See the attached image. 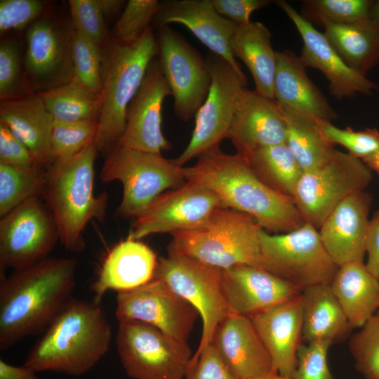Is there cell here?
<instances>
[{
	"instance_id": "obj_9",
	"label": "cell",
	"mask_w": 379,
	"mask_h": 379,
	"mask_svg": "<svg viewBox=\"0 0 379 379\" xmlns=\"http://www.w3.org/2000/svg\"><path fill=\"white\" fill-rule=\"evenodd\" d=\"M154 277L162 280L198 311L203 324L195 352L199 353L211 344L219 324L230 314L222 291V270L186 255L169 244L167 256L158 259Z\"/></svg>"
},
{
	"instance_id": "obj_54",
	"label": "cell",
	"mask_w": 379,
	"mask_h": 379,
	"mask_svg": "<svg viewBox=\"0 0 379 379\" xmlns=\"http://www.w3.org/2000/svg\"><path fill=\"white\" fill-rule=\"evenodd\" d=\"M370 18L379 22V0L373 1L370 12Z\"/></svg>"
},
{
	"instance_id": "obj_49",
	"label": "cell",
	"mask_w": 379,
	"mask_h": 379,
	"mask_svg": "<svg viewBox=\"0 0 379 379\" xmlns=\"http://www.w3.org/2000/svg\"><path fill=\"white\" fill-rule=\"evenodd\" d=\"M216 11L223 17L237 24L251 22V14L272 1L269 0H211Z\"/></svg>"
},
{
	"instance_id": "obj_36",
	"label": "cell",
	"mask_w": 379,
	"mask_h": 379,
	"mask_svg": "<svg viewBox=\"0 0 379 379\" xmlns=\"http://www.w3.org/2000/svg\"><path fill=\"white\" fill-rule=\"evenodd\" d=\"M46 169L21 168L0 163V216L25 201L41 196Z\"/></svg>"
},
{
	"instance_id": "obj_14",
	"label": "cell",
	"mask_w": 379,
	"mask_h": 379,
	"mask_svg": "<svg viewBox=\"0 0 379 379\" xmlns=\"http://www.w3.org/2000/svg\"><path fill=\"white\" fill-rule=\"evenodd\" d=\"M159 62L174 98V112L190 121L204 102L211 84L206 59L169 25L159 28Z\"/></svg>"
},
{
	"instance_id": "obj_23",
	"label": "cell",
	"mask_w": 379,
	"mask_h": 379,
	"mask_svg": "<svg viewBox=\"0 0 379 379\" xmlns=\"http://www.w3.org/2000/svg\"><path fill=\"white\" fill-rule=\"evenodd\" d=\"M227 138L242 156L260 147L285 144L286 125L280 106L275 100L244 88Z\"/></svg>"
},
{
	"instance_id": "obj_48",
	"label": "cell",
	"mask_w": 379,
	"mask_h": 379,
	"mask_svg": "<svg viewBox=\"0 0 379 379\" xmlns=\"http://www.w3.org/2000/svg\"><path fill=\"white\" fill-rule=\"evenodd\" d=\"M0 163L21 168L40 167L25 144L1 122Z\"/></svg>"
},
{
	"instance_id": "obj_27",
	"label": "cell",
	"mask_w": 379,
	"mask_h": 379,
	"mask_svg": "<svg viewBox=\"0 0 379 379\" xmlns=\"http://www.w3.org/2000/svg\"><path fill=\"white\" fill-rule=\"evenodd\" d=\"M305 69L300 57L293 51H277L274 100L281 107L314 119H335L337 113L309 78Z\"/></svg>"
},
{
	"instance_id": "obj_43",
	"label": "cell",
	"mask_w": 379,
	"mask_h": 379,
	"mask_svg": "<svg viewBox=\"0 0 379 379\" xmlns=\"http://www.w3.org/2000/svg\"><path fill=\"white\" fill-rule=\"evenodd\" d=\"M20 46L13 39H4L0 44L1 100L22 97L32 91L22 71Z\"/></svg>"
},
{
	"instance_id": "obj_7",
	"label": "cell",
	"mask_w": 379,
	"mask_h": 379,
	"mask_svg": "<svg viewBox=\"0 0 379 379\" xmlns=\"http://www.w3.org/2000/svg\"><path fill=\"white\" fill-rule=\"evenodd\" d=\"M100 178L103 182L120 181L123 198L116 211L121 218L137 217L168 189H175L187 180L184 166L161 154L125 147L117 144L105 156Z\"/></svg>"
},
{
	"instance_id": "obj_35",
	"label": "cell",
	"mask_w": 379,
	"mask_h": 379,
	"mask_svg": "<svg viewBox=\"0 0 379 379\" xmlns=\"http://www.w3.org/2000/svg\"><path fill=\"white\" fill-rule=\"evenodd\" d=\"M38 94L54 120L98 121L100 95L74 76L69 81Z\"/></svg>"
},
{
	"instance_id": "obj_15",
	"label": "cell",
	"mask_w": 379,
	"mask_h": 379,
	"mask_svg": "<svg viewBox=\"0 0 379 379\" xmlns=\"http://www.w3.org/2000/svg\"><path fill=\"white\" fill-rule=\"evenodd\" d=\"M72 20L43 15L29 26L23 60L32 92L41 93L69 81L74 75Z\"/></svg>"
},
{
	"instance_id": "obj_26",
	"label": "cell",
	"mask_w": 379,
	"mask_h": 379,
	"mask_svg": "<svg viewBox=\"0 0 379 379\" xmlns=\"http://www.w3.org/2000/svg\"><path fill=\"white\" fill-rule=\"evenodd\" d=\"M53 121L36 93L1 100L0 122L25 144L44 169L55 162L51 145Z\"/></svg>"
},
{
	"instance_id": "obj_38",
	"label": "cell",
	"mask_w": 379,
	"mask_h": 379,
	"mask_svg": "<svg viewBox=\"0 0 379 379\" xmlns=\"http://www.w3.org/2000/svg\"><path fill=\"white\" fill-rule=\"evenodd\" d=\"M98 121H60L54 120L51 145L55 161L69 160L95 140Z\"/></svg>"
},
{
	"instance_id": "obj_51",
	"label": "cell",
	"mask_w": 379,
	"mask_h": 379,
	"mask_svg": "<svg viewBox=\"0 0 379 379\" xmlns=\"http://www.w3.org/2000/svg\"><path fill=\"white\" fill-rule=\"evenodd\" d=\"M0 379H40L32 368L22 365L12 366L0 360Z\"/></svg>"
},
{
	"instance_id": "obj_11",
	"label": "cell",
	"mask_w": 379,
	"mask_h": 379,
	"mask_svg": "<svg viewBox=\"0 0 379 379\" xmlns=\"http://www.w3.org/2000/svg\"><path fill=\"white\" fill-rule=\"evenodd\" d=\"M116 343L121 365L133 379H183L192 357L189 345L138 321L119 322Z\"/></svg>"
},
{
	"instance_id": "obj_20",
	"label": "cell",
	"mask_w": 379,
	"mask_h": 379,
	"mask_svg": "<svg viewBox=\"0 0 379 379\" xmlns=\"http://www.w3.org/2000/svg\"><path fill=\"white\" fill-rule=\"evenodd\" d=\"M222 285L230 313L248 318L302 291L262 267L246 265L222 270Z\"/></svg>"
},
{
	"instance_id": "obj_16",
	"label": "cell",
	"mask_w": 379,
	"mask_h": 379,
	"mask_svg": "<svg viewBox=\"0 0 379 379\" xmlns=\"http://www.w3.org/2000/svg\"><path fill=\"white\" fill-rule=\"evenodd\" d=\"M119 322L138 321L156 327L180 344L187 342L198 311L162 280L153 277L135 288L117 292Z\"/></svg>"
},
{
	"instance_id": "obj_33",
	"label": "cell",
	"mask_w": 379,
	"mask_h": 379,
	"mask_svg": "<svg viewBox=\"0 0 379 379\" xmlns=\"http://www.w3.org/2000/svg\"><path fill=\"white\" fill-rule=\"evenodd\" d=\"M280 107L286 125V144L303 172L328 161L335 150V145L324 138L317 125V119Z\"/></svg>"
},
{
	"instance_id": "obj_2",
	"label": "cell",
	"mask_w": 379,
	"mask_h": 379,
	"mask_svg": "<svg viewBox=\"0 0 379 379\" xmlns=\"http://www.w3.org/2000/svg\"><path fill=\"white\" fill-rule=\"evenodd\" d=\"M184 173L187 181L215 192L222 206L252 216L269 233L288 232L305 222L293 198L266 185L239 154H225L220 148L210 151L193 166H184Z\"/></svg>"
},
{
	"instance_id": "obj_34",
	"label": "cell",
	"mask_w": 379,
	"mask_h": 379,
	"mask_svg": "<svg viewBox=\"0 0 379 379\" xmlns=\"http://www.w3.org/2000/svg\"><path fill=\"white\" fill-rule=\"evenodd\" d=\"M243 157L266 185L293 198L303 171L286 143L260 147Z\"/></svg>"
},
{
	"instance_id": "obj_46",
	"label": "cell",
	"mask_w": 379,
	"mask_h": 379,
	"mask_svg": "<svg viewBox=\"0 0 379 379\" xmlns=\"http://www.w3.org/2000/svg\"><path fill=\"white\" fill-rule=\"evenodd\" d=\"M46 3L40 0H1L0 34L21 30L44 15Z\"/></svg>"
},
{
	"instance_id": "obj_32",
	"label": "cell",
	"mask_w": 379,
	"mask_h": 379,
	"mask_svg": "<svg viewBox=\"0 0 379 379\" xmlns=\"http://www.w3.org/2000/svg\"><path fill=\"white\" fill-rule=\"evenodd\" d=\"M345 65L366 75L379 64V22L368 18L348 25H328L323 32Z\"/></svg>"
},
{
	"instance_id": "obj_30",
	"label": "cell",
	"mask_w": 379,
	"mask_h": 379,
	"mask_svg": "<svg viewBox=\"0 0 379 379\" xmlns=\"http://www.w3.org/2000/svg\"><path fill=\"white\" fill-rule=\"evenodd\" d=\"M329 285L353 328L363 326L379 310V279L364 262L339 267Z\"/></svg>"
},
{
	"instance_id": "obj_53",
	"label": "cell",
	"mask_w": 379,
	"mask_h": 379,
	"mask_svg": "<svg viewBox=\"0 0 379 379\" xmlns=\"http://www.w3.org/2000/svg\"><path fill=\"white\" fill-rule=\"evenodd\" d=\"M362 161L371 171H374L379 174V151Z\"/></svg>"
},
{
	"instance_id": "obj_19",
	"label": "cell",
	"mask_w": 379,
	"mask_h": 379,
	"mask_svg": "<svg viewBox=\"0 0 379 379\" xmlns=\"http://www.w3.org/2000/svg\"><path fill=\"white\" fill-rule=\"evenodd\" d=\"M292 21L302 40L299 56L305 67L321 71L328 81V88L337 99L357 93L371 95L377 86L366 77L351 69L343 61L324 33L305 19L286 1H276Z\"/></svg>"
},
{
	"instance_id": "obj_3",
	"label": "cell",
	"mask_w": 379,
	"mask_h": 379,
	"mask_svg": "<svg viewBox=\"0 0 379 379\" xmlns=\"http://www.w3.org/2000/svg\"><path fill=\"white\" fill-rule=\"evenodd\" d=\"M112 337L100 304L72 298L46 327L23 365L36 372L80 376L105 355Z\"/></svg>"
},
{
	"instance_id": "obj_29",
	"label": "cell",
	"mask_w": 379,
	"mask_h": 379,
	"mask_svg": "<svg viewBox=\"0 0 379 379\" xmlns=\"http://www.w3.org/2000/svg\"><path fill=\"white\" fill-rule=\"evenodd\" d=\"M302 342L345 340L353 327L329 284H316L302 291Z\"/></svg>"
},
{
	"instance_id": "obj_44",
	"label": "cell",
	"mask_w": 379,
	"mask_h": 379,
	"mask_svg": "<svg viewBox=\"0 0 379 379\" xmlns=\"http://www.w3.org/2000/svg\"><path fill=\"white\" fill-rule=\"evenodd\" d=\"M69 6L73 27L102 49L110 36L95 0H69Z\"/></svg>"
},
{
	"instance_id": "obj_17",
	"label": "cell",
	"mask_w": 379,
	"mask_h": 379,
	"mask_svg": "<svg viewBox=\"0 0 379 379\" xmlns=\"http://www.w3.org/2000/svg\"><path fill=\"white\" fill-rule=\"evenodd\" d=\"M222 206L218 194L192 181L160 194L131 226L127 239L140 240L158 233L173 234L204 225Z\"/></svg>"
},
{
	"instance_id": "obj_55",
	"label": "cell",
	"mask_w": 379,
	"mask_h": 379,
	"mask_svg": "<svg viewBox=\"0 0 379 379\" xmlns=\"http://www.w3.org/2000/svg\"><path fill=\"white\" fill-rule=\"evenodd\" d=\"M256 379H291L279 375L278 373H273Z\"/></svg>"
},
{
	"instance_id": "obj_56",
	"label": "cell",
	"mask_w": 379,
	"mask_h": 379,
	"mask_svg": "<svg viewBox=\"0 0 379 379\" xmlns=\"http://www.w3.org/2000/svg\"><path fill=\"white\" fill-rule=\"evenodd\" d=\"M378 315H379V310L378 311V312L376 313Z\"/></svg>"
},
{
	"instance_id": "obj_45",
	"label": "cell",
	"mask_w": 379,
	"mask_h": 379,
	"mask_svg": "<svg viewBox=\"0 0 379 379\" xmlns=\"http://www.w3.org/2000/svg\"><path fill=\"white\" fill-rule=\"evenodd\" d=\"M331 345L328 341L302 343L291 379H335L328 364V352Z\"/></svg>"
},
{
	"instance_id": "obj_22",
	"label": "cell",
	"mask_w": 379,
	"mask_h": 379,
	"mask_svg": "<svg viewBox=\"0 0 379 379\" xmlns=\"http://www.w3.org/2000/svg\"><path fill=\"white\" fill-rule=\"evenodd\" d=\"M158 27L171 23L185 26L211 53L243 72L234 57L230 40L237 23L221 15L211 0H168L160 2L154 20Z\"/></svg>"
},
{
	"instance_id": "obj_28",
	"label": "cell",
	"mask_w": 379,
	"mask_h": 379,
	"mask_svg": "<svg viewBox=\"0 0 379 379\" xmlns=\"http://www.w3.org/2000/svg\"><path fill=\"white\" fill-rule=\"evenodd\" d=\"M158 259L155 253L140 240L126 238L109 252L92 284L93 301L100 304L108 290L128 291L149 281Z\"/></svg>"
},
{
	"instance_id": "obj_50",
	"label": "cell",
	"mask_w": 379,
	"mask_h": 379,
	"mask_svg": "<svg viewBox=\"0 0 379 379\" xmlns=\"http://www.w3.org/2000/svg\"><path fill=\"white\" fill-rule=\"evenodd\" d=\"M366 253V267L371 274L379 279V211L375 212L370 220Z\"/></svg>"
},
{
	"instance_id": "obj_8",
	"label": "cell",
	"mask_w": 379,
	"mask_h": 379,
	"mask_svg": "<svg viewBox=\"0 0 379 379\" xmlns=\"http://www.w3.org/2000/svg\"><path fill=\"white\" fill-rule=\"evenodd\" d=\"M262 268L303 290L330 284L338 267L326 251L319 230L305 222L293 231L260 233Z\"/></svg>"
},
{
	"instance_id": "obj_24",
	"label": "cell",
	"mask_w": 379,
	"mask_h": 379,
	"mask_svg": "<svg viewBox=\"0 0 379 379\" xmlns=\"http://www.w3.org/2000/svg\"><path fill=\"white\" fill-rule=\"evenodd\" d=\"M211 344L238 379H256L277 373L248 317L227 314L217 327Z\"/></svg>"
},
{
	"instance_id": "obj_10",
	"label": "cell",
	"mask_w": 379,
	"mask_h": 379,
	"mask_svg": "<svg viewBox=\"0 0 379 379\" xmlns=\"http://www.w3.org/2000/svg\"><path fill=\"white\" fill-rule=\"evenodd\" d=\"M371 179V170L361 159L335 149L326 164L303 172L293 199L305 222L319 230L343 200L365 190Z\"/></svg>"
},
{
	"instance_id": "obj_13",
	"label": "cell",
	"mask_w": 379,
	"mask_h": 379,
	"mask_svg": "<svg viewBox=\"0 0 379 379\" xmlns=\"http://www.w3.org/2000/svg\"><path fill=\"white\" fill-rule=\"evenodd\" d=\"M59 234L55 222L39 197L21 204L0 220V265L21 270L48 258Z\"/></svg>"
},
{
	"instance_id": "obj_31",
	"label": "cell",
	"mask_w": 379,
	"mask_h": 379,
	"mask_svg": "<svg viewBox=\"0 0 379 379\" xmlns=\"http://www.w3.org/2000/svg\"><path fill=\"white\" fill-rule=\"evenodd\" d=\"M271 33L260 22L238 24L230 40L234 57L243 61L251 73L259 94L274 100L273 85L277 51L271 42Z\"/></svg>"
},
{
	"instance_id": "obj_6",
	"label": "cell",
	"mask_w": 379,
	"mask_h": 379,
	"mask_svg": "<svg viewBox=\"0 0 379 379\" xmlns=\"http://www.w3.org/2000/svg\"><path fill=\"white\" fill-rule=\"evenodd\" d=\"M261 230L252 216L220 206L201 226L172 234L170 244L186 255L221 270L242 265L262 267Z\"/></svg>"
},
{
	"instance_id": "obj_41",
	"label": "cell",
	"mask_w": 379,
	"mask_h": 379,
	"mask_svg": "<svg viewBox=\"0 0 379 379\" xmlns=\"http://www.w3.org/2000/svg\"><path fill=\"white\" fill-rule=\"evenodd\" d=\"M317 122L327 142L344 147L357 158L364 160L379 151V131L375 128L354 131L349 126L340 128L329 121L317 119Z\"/></svg>"
},
{
	"instance_id": "obj_47",
	"label": "cell",
	"mask_w": 379,
	"mask_h": 379,
	"mask_svg": "<svg viewBox=\"0 0 379 379\" xmlns=\"http://www.w3.org/2000/svg\"><path fill=\"white\" fill-rule=\"evenodd\" d=\"M183 379H238L212 344L194 353Z\"/></svg>"
},
{
	"instance_id": "obj_4",
	"label": "cell",
	"mask_w": 379,
	"mask_h": 379,
	"mask_svg": "<svg viewBox=\"0 0 379 379\" xmlns=\"http://www.w3.org/2000/svg\"><path fill=\"white\" fill-rule=\"evenodd\" d=\"M95 140L73 158L55 161L46 168L41 194L55 222L60 242L69 251L81 253L83 236L92 220L103 222L108 194L94 193V163L98 152Z\"/></svg>"
},
{
	"instance_id": "obj_12",
	"label": "cell",
	"mask_w": 379,
	"mask_h": 379,
	"mask_svg": "<svg viewBox=\"0 0 379 379\" xmlns=\"http://www.w3.org/2000/svg\"><path fill=\"white\" fill-rule=\"evenodd\" d=\"M211 76L208 95L195 115L191 139L173 162L179 166L195 157L219 148L227 138L241 92L247 88L244 72L211 53L206 59Z\"/></svg>"
},
{
	"instance_id": "obj_39",
	"label": "cell",
	"mask_w": 379,
	"mask_h": 379,
	"mask_svg": "<svg viewBox=\"0 0 379 379\" xmlns=\"http://www.w3.org/2000/svg\"><path fill=\"white\" fill-rule=\"evenodd\" d=\"M72 53L74 76L88 89L100 95L102 89V49L73 27Z\"/></svg>"
},
{
	"instance_id": "obj_21",
	"label": "cell",
	"mask_w": 379,
	"mask_h": 379,
	"mask_svg": "<svg viewBox=\"0 0 379 379\" xmlns=\"http://www.w3.org/2000/svg\"><path fill=\"white\" fill-rule=\"evenodd\" d=\"M371 202V194L365 190L350 195L330 213L318 230L326 251L338 267L364 262Z\"/></svg>"
},
{
	"instance_id": "obj_25",
	"label": "cell",
	"mask_w": 379,
	"mask_h": 379,
	"mask_svg": "<svg viewBox=\"0 0 379 379\" xmlns=\"http://www.w3.org/2000/svg\"><path fill=\"white\" fill-rule=\"evenodd\" d=\"M302 294L253 316L251 319L279 375L292 378L302 343Z\"/></svg>"
},
{
	"instance_id": "obj_52",
	"label": "cell",
	"mask_w": 379,
	"mask_h": 379,
	"mask_svg": "<svg viewBox=\"0 0 379 379\" xmlns=\"http://www.w3.org/2000/svg\"><path fill=\"white\" fill-rule=\"evenodd\" d=\"M104 17H112L117 14L126 4L123 0H95Z\"/></svg>"
},
{
	"instance_id": "obj_40",
	"label": "cell",
	"mask_w": 379,
	"mask_h": 379,
	"mask_svg": "<svg viewBox=\"0 0 379 379\" xmlns=\"http://www.w3.org/2000/svg\"><path fill=\"white\" fill-rule=\"evenodd\" d=\"M357 371L365 379H379V315L371 317L349 341Z\"/></svg>"
},
{
	"instance_id": "obj_37",
	"label": "cell",
	"mask_w": 379,
	"mask_h": 379,
	"mask_svg": "<svg viewBox=\"0 0 379 379\" xmlns=\"http://www.w3.org/2000/svg\"><path fill=\"white\" fill-rule=\"evenodd\" d=\"M372 0H305L300 15L307 21L324 27L348 25L370 18Z\"/></svg>"
},
{
	"instance_id": "obj_5",
	"label": "cell",
	"mask_w": 379,
	"mask_h": 379,
	"mask_svg": "<svg viewBox=\"0 0 379 379\" xmlns=\"http://www.w3.org/2000/svg\"><path fill=\"white\" fill-rule=\"evenodd\" d=\"M102 52V89L95 144L98 152L107 154L124 133L128 107L149 63L159 53L157 38L150 26L133 43H122L110 36Z\"/></svg>"
},
{
	"instance_id": "obj_1",
	"label": "cell",
	"mask_w": 379,
	"mask_h": 379,
	"mask_svg": "<svg viewBox=\"0 0 379 379\" xmlns=\"http://www.w3.org/2000/svg\"><path fill=\"white\" fill-rule=\"evenodd\" d=\"M77 261L48 258L4 277L0 286V350L49 325L72 299Z\"/></svg>"
},
{
	"instance_id": "obj_18",
	"label": "cell",
	"mask_w": 379,
	"mask_h": 379,
	"mask_svg": "<svg viewBox=\"0 0 379 379\" xmlns=\"http://www.w3.org/2000/svg\"><path fill=\"white\" fill-rule=\"evenodd\" d=\"M171 95L157 58L152 59L142 82L126 112L124 133L119 145L127 148L161 154L171 144L162 133V105Z\"/></svg>"
},
{
	"instance_id": "obj_42",
	"label": "cell",
	"mask_w": 379,
	"mask_h": 379,
	"mask_svg": "<svg viewBox=\"0 0 379 379\" xmlns=\"http://www.w3.org/2000/svg\"><path fill=\"white\" fill-rule=\"evenodd\" d=\"M159 6L157 0H129L112 29V37L126 44L137 41L150 27Z\"/></svg>"
}]
</instances>
